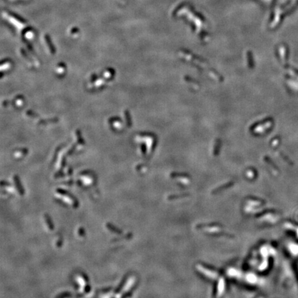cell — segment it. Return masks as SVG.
Instances as JSON below:
<instances>
[{"mask_svg":"<svg viewBox=\"0 0 298 298\" xmlns=\"http://www.w3.org/2000/svg\"><path fill=\"white\" fill-rule=\"evenodd\" d=\"M221 141H220L219 139H217V140H216V142H215V144L214 151H213V154H214L215 156L218 155L219 153V151H220V148H221Z\"/></svg>","mask_w":298,"mask_h":298,"instance_id":"1","label":"cell"}]
</instances>
